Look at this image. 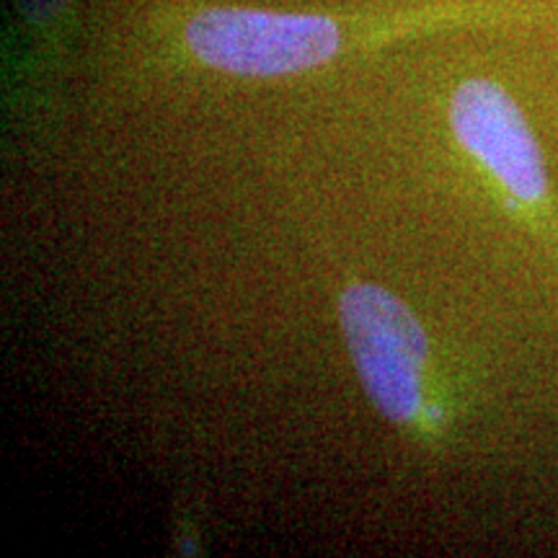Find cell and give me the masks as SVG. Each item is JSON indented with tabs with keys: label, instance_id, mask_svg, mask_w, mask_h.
Segmentation results:
<instances>
[{
	"label": "cell",
	"instance_id": "1",
	"mask_svg": "<svg viewBox=\"0 0 558 558\" xmlns=\"http://www.w3.org/2000/svg\"><path fill=\"white\" fill-rule=\"evenodd\" d=\"M341 331L365 393L388 422L411 424L424 403L429 341L407 303L360 282L339 300Z\"/></svg>",
	"mask_w": 558,
	"mask_h": 558
},
{
	"label": "cell",
	"instance_id": "2",
	"mask_svg": "<svg viewBox=\"0 0 558 558\" xmlns=\"http://www.w3.org/2000/svg\"><path fill=\"white\" fill-rule=\"evenodd\" d=\"M186 45L222 73L271 78L324 65L339 52V26L326 16L248 9H209L184 29Z\"/></svg>",
	"mask_w": 558,
	"mask_h": 558
},
{
	"label": "cell",
	"instance_id": "3",
	"mask_svg": "<svg viewBox=\"0 0 558 558\" xmlns=\"http://www.w3.org/2000/svg\"><path fill=\"white\" fill-rule=\"evenodd\" d=\"M450 128L460 148L471 153L522 205L548 197V171L533 130L499 83L469 78L450 99Z\"/></svg>",
	"mask_w": 558,
	"mask_h": 558
},
{
	"label": "cell",
	"instance_id": "4",
	"mask_svg": "<svg viewBox=\"0 0 558 558\" xmlns=\"http://www.w3.org/2000/svg\"><path fill=\"white\" fill-rule=\"evenodd\" d=\"M62 3H65V0H24V9L34 19H47L52 16Z\"/></svg>",
	"mask_w": 558,
	"mask_h": 558
}]
</instances>
